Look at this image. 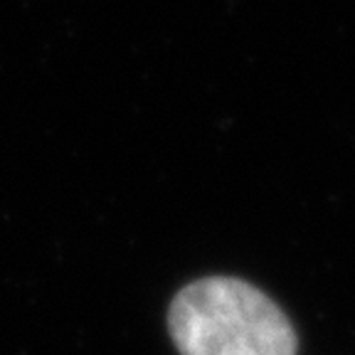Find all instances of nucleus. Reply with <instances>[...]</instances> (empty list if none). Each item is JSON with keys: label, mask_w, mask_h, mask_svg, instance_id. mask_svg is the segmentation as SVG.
<instances>
[{"label": "nucleus", "mask_w": 355, "mask_h": 355, "mask_svg": "<svg viewBox=\"0 0 355 355\" xmlns=\"http://www.w3.org/2000/svg\"><path fill=\"white\" fill-rule=\"evenodd\" d=\"M168 331L180 355H296L299 338L264 291L237 277H205L178 291Z\"/></svg>", "instance_id": "f257e3e1"}]
</instances>
